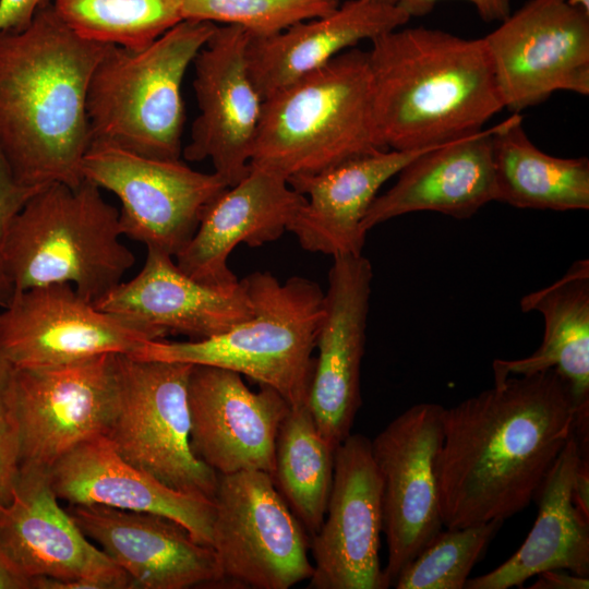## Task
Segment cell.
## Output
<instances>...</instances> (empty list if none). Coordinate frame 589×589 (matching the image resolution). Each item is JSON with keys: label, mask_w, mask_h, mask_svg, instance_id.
<instances>
[{"label": "cell", "mask_w": 589, "mask_h": 589, "mask_svg": "<svg viewBox=\"0 0 589 589\" xmlns=\"http://www.w3.org/2000/svg\"><path fill=\"white\" fill-rule=\"evenodd\" d=\"M577 410L553 369L494 377L443 410L436 478L444 527L503 520L536 500L575 431Z\"/></svg>", "instance_id": "cell-1"}, {"label": "cell", "mask_w": 589, "mask_h": 589, "mask_svg": "<svg viewBox=\"0 0 589 589\" xmlns=\"http://www.w3.org/2000/svg\"><path fill=\"white\" fill-rule=\"evenodd\" d=\"M108 45L76 35L52 3L0 32V152L21 184L82 183L92 73Z\"/></svg>", "instance_id": "cell-2"}, {"label": "cell", "mask_w": 589, "mask_h": 589, "mask_svg": "<svg viewBox=\"0 0 589 589\" xmlns=\"http://www.w3.org/2000/svg\"><path fill=\"white\" fill-rule=\"evenodd\" d=\"M368 57L375 125L388 149L471 135L504 109L483 38L401 26L372 39Z\"/></svg>", "instance_id": "cell-3"}, {"label": "cell", "mask_w": 589, "mask_h": 589, "mask_svg": "<svg viewBox=\"0 0 589 589\" xmlns=\"http://www.w3.org/2000/svg\"><path fill=\"white\" fill-rule=\"evenodd\" d=\"M385 149L368 51L353 47L264 99L250 166L288 180Z\"/></svg>", "instance_id": "cell-4"}, {"label": "cell", "mask_w": 589, "mask_h": 589, "mask_svg": "<svg viewBox=\"0 0 589 589\" xmlns=\"http://www.w3.org/2000/svg\"><path fill=\"white\" fill-rule=\"evenodd\" d=\"M242 281L253 308L249 318L204 339L148 340L129 356L230 370L272 387L291 407L306 404L324 317L323 290L300 276L281 283L268 271Z\"/></svg>", "instance_id": "cell-5"}, {"label": "cell", "mask_w": 589, "mask_h": 589, "mask_svg": "<svg viewBox=\"0 0 589 589\" xmlns=\"http://www.w3.org/2000/svg\"><path fill=\"white\" fill-rule=\"evenodd\" d=\"M216 27L183 20L143 49L108 45L87 89L92 143L154 159H180L183 79Z\"/></svg>", "instance_id": "cell-6"}, {"label": "cell", "mask_w": 589, "mask_h": 589, "mask_svg": "<svg viewBox=\"0 0 589 589\" xmlns=\"http://www.w3.org/2000/svg\"><path fill=\"white\" fill-rule=\"evenodd\" d=\"M119 211L84 179L51 183L13 218L5 265L15 290L69 284L95 302L122 281L135 256L121 241Z\"/></svg>", "instance_id": "cell-7"}, {"label": "cell", "mask_w": 589, "mask_h": 589, "mask_svg": "<svg viewBox=\"0 0 589 589\" xmlns=\"http://www.w3.org/2000/svg\"><path fill=\"white\" fill-rule=\"evenodd\" d=\"M117 395L105 435L127 461L166 485L213 498L218 474L190 443L192 364L116 353Z\"/></svg>", "instance_id": "cell-8"}, {"label": "cell", "mask_w": 589, "mask_h": 589, "mask_svg": "<svg viewBox=\"0 0 589 589\" xmlns=\"http://www.w3.org/2000/svg\"><path fill=\"white\" fill-rule=\"evenodd\" d=\"M212 544L223 581L289 589L313 574L310 538L269 473L218 474Z\"/></svg>", "instance_id": "cell-9"}, {"label": "cell", "mask_w": 589, "mask_h": 589, "mask_svg": "<svg viewBox=\"0 0 589 589\" xmlns=\"http://www.w3.org/2000/svg\"><path fill=\"white\" fill-rule=\"evenodd\" d=\"M83 179L121 202L122 235L176 256L194 235L201 216L228 184L178 160L144 157L92 143L82 161Z\"/></svg>", "instance_id": "cell-10"}, {"label": "cell", "mask_w": 589, "mask_h": 589, "mask_svg": "<svg viewBox=\"0 0 589 589\" xmlns=\"http://www.w3.org/2000/svg\"><path fill=\"white\" fill-rule=\"evenodd\" d=\"M58 501L48 470L22 465L11 498L0 505V543L32 589L135 588Z\"/></svg>", "instance_id": "cell-11"}, {"label": "cell", "mask_w": 589, "mask_h": 589, "mask_svg": "<svg viewBox=\"0 0 589 589\" xmlns=\"http://www.w3.org/2000/svg\"><path fill=\"white\" fill-rule=\"evenodd\" d=\"M482 38L504 108L589 94V14L567 0H529Z\"/></svg>", "instance_id": "cell-12"}, {"label": "cell", "mask_w": 589, "mask_h": 589, "mask_svg": "<svg viewBox=\"0 0 589 589\" xmlns=\"http://www.w3.org/2000/svg\"><path fill=\"white\" fill-rule=\"evenodd\" d=\"M443 410L433 402L413 405L371 441L382 486L387 587L444 527L436 478Z\"/></svg>", "instance_id": "cell-13"}, {"label": "cell", "mask_w": 589, "mask_h": 589, "mask_svg": "<svg viewBox=\"0 0 589 589\" xmlns=\"http://www.w3.org/2000/svg\"><path fill=\"white\" fill-rule=\"evenodd\" d=\"M161 338L147 326L99 310L69 284L15 290L0 308V357L16 369L130 354Z\"/></svg>", "instance_id": "cell-14"}, {"label": "cell", "mask_w": 589, "mask_h": 589, "mask_svg": "<svg viewBox=\"0 0 589 589\" xmlns=\"http://www.w3.org/2000/svg\"><path fill=\"white\" fill-rule=\"evenodd\" d=\"M115 358L14 368L21 466L48 470L80 443L107 434L117 395Z\"/></svg>", "instance_id": "cell-15"}, {"label": "cell", "mask_w": 589, "mask_h": 589, "mask_svg": "<svg viewBox=\"0 0 589 589\" xmlns=\"http://www.w3.org/2000/svg\"><path fill=\"white\" fill-rule=\"evenodd\" d=\"M381 479L371 440L349 434L336 448L324 520L310 538L314 564L308 588H388L380 563Z\"/></svg>", "instance_id": "cell-16"}, {"label": "cell", "mask_w": 589, "mask_h": 589, "mask_svg": "<svg viewBox=\"0 0 589 589\" xmlns=\"http://www.w3.org/2000/svg\"><path fill=\"white\" fill-rule=\"evenodd\" d=\"M248 43L244 28L217 26L192 63L200 113L182 154L189 161L209 159L228 187L250 170L264 101L249 74Z\"/></svg>", "instance_id": "cell-17"}, {"label": "cell", "mask_w": 589, "mask_h": 589, "mask_svg": "<svg viewBox=\"0 0 589 589\" xmlns=\"http://www.w3.org/2000/svg\"><path fill=\"white\" fill-rule=\"evenodd\" d=\"M372 279V265L362 254L333 256L306 405L320 433L335 449L351 433L361 406Z\"/></svg>", "instance_id": "cell-18"}, {"label": "cell", "mask_w": 589, "mask_h": 589, "mask_svg": "<svg viewBox=\"0 0 589 589\" xmlns=\"http://www.w3.org/2000/svg\"><path fill=\"white\" fill-rule=\"evenodd\" d=\"M251 390L239 373L193 365L188 386L193 453L217 474H272L279 426L290 405L275 389Z\"/></svg>", "instance_id": "cell-19"}, {"label": "cell", "mask_w": 589, "mask_h": 589, "mask_svg": "<svg viewBox=\"0 0 589 589\" xmlns=\"http://www.w3.org/2000/svg\"><path fill=\"white\" fill-rule=\"evenodd\" d=\"M65 509L135 588L184 589L223 581L214 549L196 541L173 519L101 505H68Z\"/></svg>", "instance_id": "cell-20"}, {"label": "cell", "mask_w": 589, "mask_h": 589, "mask_svg": "<svg viewBox=\"0 0 589 589\" xmlns=\"http://www.w3.org/2000/svg\"><path fill=\"white\" fill-rule=\"evenodd\" d=\"M304 202L286 178L250 166L243 179L208 203L175 261L197 281L220 288L235 286L239 279L228 266L235 248L241 243L255 248L279 239Z\"/></svg>", "instance_id": "cell-21"}, {"label": "cell", "mask_w": 589, "mask_h": 589, "mask_svg": "<svg viewBox=\"0 0 589 589\" xmlns=\"http://www.w3.org/2000/svg\"><path fill=\"white\" fill-rule=\"evenodd\" d=\"M101 311L147 326L164 338L169 334L204 339L231 328L253 313L251 299L239 280L220 288L184 274L175 257L147 249L142 269L94 302Z\"/></svg>", "instance_id": "cell-22"}, {"label": "cell", "mask_w": 589, "mask_h": 589, "mask_svg": "<svg viewBox=\"0 0 589 589\" xmlns=\"http://www.w3.org/2000/svg\"><path fill=\"white\" fill-rule=\"evenodd\" d=\"M57 497L69 505H101L161 515L212 544L213 498L175 490L127 461L105 435L86 440L49 469Z\"/></svg>", "instance_id": "cell-23"}, {"label": "cell", "mask_w": 589, "mask_h": 589, "mask_svg": "<svg viewBox=\"0 0 589 589\" xmlns=\"http://www.w3.org/2000/svg\"><path fill=\"white\" fill-rule=\"evenodd\" d=\"M496 125L417 155L396 175L393 187L374 199L363 230L417 212L470 218L495 201L492 135Z\"/></svg>", "instance_id": "cell-24"}, {"label": "cell", "mask_w": 589, "mask_h": 589, "mask_svg": "<svg viewBox=\"0 0 589 589\" xmlns=\"http://www.w3.org/2000/svg\"><path fill=\"white\" fill-rule=\"evenodd\" d=\"M429 148L378 151L316 173L288 179L305 197L288 231L309 252L332 256L362 254L368 233L362 221L378 190Z\"/></svg>", "instance_id": "cell-25"}, {"label": "cell", "mask_w": 589, "mask_h": 589, "mask_svg": "<svg viewBox=\"0 0 589 589\" xmlns=\"http://www.w3.org/2000/svg\"><path fill=\"white\" fill-rule=\"evenodd\" d=\"M409 20L396 3L348 0L326 15L296 23L275 35H249L251 81L265 99L360 41L372 40Z\"/></svg>", "instance_id": "cell-26"}, {"label": "cell", "mask_w": 589, "mask_h": 589, "mask_svg": "<svg viewBox=\"0 0 589 589\" xmlns=\"http://www.w3.org/2000/svg\"><path fill=\"white\" fill-rule=\"evenodd\" d=\"M588 436L572 434L537 496L536 522L521 546L493 570L466 581L464 589H508L549 569L589 576V517L573 500V485Z\"/></svg>", "instance_id": "cell-27"}, {"label": "cell", "mask_w": 589, "mask_h": 589, "mask_svg": "<svg viewBox=\"0 0 589 589\" xmlns=\"http://www.w3.org/2000/svg\"><path fill=\"white\" fill-rule=\"evenodd\" d=\"M520 308L543 316L542 342L526 358L494 360V377L553 369L570 388L576 421H589V260L575 261L557 280L524 296Z\"/></svg>", "instance_id": "cell-28"}, {"label": "cell", "mask_w": 589, "mask_h": 589, "mask_svg": "<svg viewBox=\"0 0 589 589\" xmlns=\"http://www.w3.org/2000/svg\"><path fill=\"white\" fill-rule=\"evenodd\" d=\"M495 201L516 208H589V159L562 158L539 149L528 137L520 113L496 125L492 135Z\"/></svg>", "instance_id": "cell-29"}, {"label": "cell", "mask_w": 589, "mask_h": 589, "mask_svg": "<svg viewBox=\"0 0 589 589\" xmlns=\"http://www.w3.org/2000/svg\"><path fill=\"white\" fill-rule=\"evenodd\" d=\"M335 450L320 433L306 404L290 407L276 436L271 476L309 538L324 520Z\"/></svg>", "instance_id": "cell-30"}, {"label": "cell", "mask_w": 589, "mask_h": 589, "mask_svg": "<svg viewBox=\"0 0 589 589\" xmlns=\"http://www.w3.org/2000/svg\"><path fill=\"white\" fill-rule=\"evenodd\" d=\"M80 37L140 50L183 21L182 0H53Z\"/></svg>", "instance_id": "cell-31"}, {"label": "cell", "mask_w": 589, "mask_h": 589, "mask_svg": "<svg viewBox=\"0 0 589 589\" xmlns=\"http://www.w3.org/2000/svg\"><path fill=\"white\" fill-rule=\"evenodd\" d=\"M491 520L441 530L401 570L396 589H464L503 525Z\"/></svg>", "instance_id": "cell-32"}, {"label": "cell", "mask_w": 589, "mask_h": 589, "mask_svg": "<svg viewBox=\"0 0 589 589\" xmlns=\"http://www.w3.org/2000/svg\"><path fill=\"white\" fill-rule=\"evenodd\" d=\"M339 0H182L183 20L224 23L266 37L291 25L326 15Z\"/></svg>", "instance_id": "cell-33"}, {"label": "cell", "mask_w": 589, "mask_h": 589, "mask_svg": "<svg viewBox=\"0 0 589 589\" xmlns=\"http://www.w3.org/2000/svg\"><path fill=\"white\" fill-rule=\"evenodd\" d=\"M21 468L14 368L0 357V505L12 495Z\"/></svg>", "instance_id": "cell-34"}, {"label": "cell", "mask_w": 589, "mask_h": 589, "mask_svg": "<svg viewBox=\"0 0 589 589\" xmlns=\"http://www.w3.org/2000/svg\"><path fill=\"white\" fill-rule=\"evenodd\" d=\"M38 190L17 182L0 152V308L10 302L15 291L5 265L9 229L15 215Z\"/></svg>", "instance_id": "cell-35"}, {"label": "cell", "mask_w": 589, "mask_h": 589, "mask_svg": "<svg viewBox=\"0 0 589 589\" xmlns=\"http://www.w3.org/2000/svg\"><path fill=\"white\" fill-rule=\"evenodd\" d=\"M441 0H397L396 5L410 19L429 14ZM486 23L502 22L510 14L509 0H465Z\"/></svg>", "instance_id": "cell-36"}, {"label": "cell", "mask_w": 589, "mask_h": 589, "mask_svg": "<svg viewBox=\"0 0 589 589\" xmlns=\"http://www.w3.org/2000/svg\"><path fill=\"white\" fill-rule=\"evenodd\" d=\"M50 0H0V32L21 31Z\"/></svg>", "instance_id": "cell-37"}, {"label": "cell", "mask_w": 589, "mask_h": 589, "mask_svg": "<svg viewBox=\"0 0 589 589\" xmlns=\"http://www.w3.org/2000/svg\"><path fill=\"white\" fill-rule=\"evenodd\" d=\"M531 589H588L589 576L576 575L565 569L541 572Z\"/></svg>", "instance_id": "cell-38"}, {"label": "cell", "mask_w": 589, "mask_h": 589, "mask_svg": "<svg viewBox=\"0 0 589 589\" xmlns=\"http://www.w3.org/2000/svg\"><path fill=\"white\" fill-rule=\"evenodd\" d=\"M0 589H32L28 579L8 556L0 543Z\"/></svg>", "instance_id": "cell-39"}, {"label": "cell", "mask_w": 589, "mask_h": 589, "mask_svg": "<svg viewBox=\"0 0 589 589\" xmlns=\"http://www.w3.org/2000/svg\"><path fill=\"white\" fill-rule=\"evenodd\" d=\"M567 2L579 10L589 14V0H567Z\"/></svg>", "instance_id": "cell-40"}, {"label": "cell", "mask_w": 589, "mask_h": 589, "mask_svg": "<svg viewBox=\"0 0 589 589\" xmlns=\"http://www.w3.org/2000/svg\"><path fill=\"white\" fill-rule=\"evenodd\" d=\"M378 1H384V2H390V3H396L397 0H378Z\"/></svg>", "instance_id": "cell-41"}]
</instances>
